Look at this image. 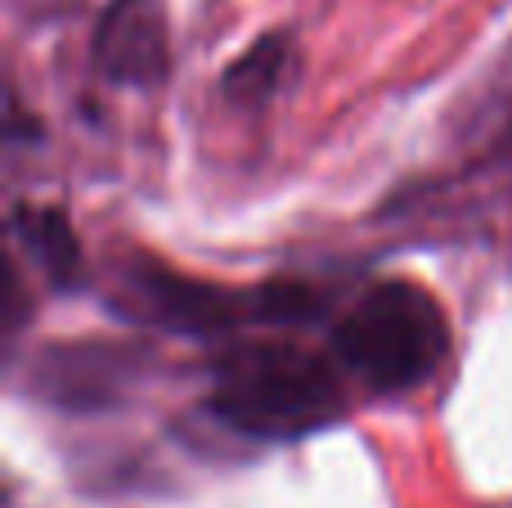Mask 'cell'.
<instances>
[{
  "label": "cell",
  "mask_w": 512,
  "mask_h": 508,
  "mask_svg": "<svg viewBox=\"0 0 512 508\" xmlns=\"http://www.w3.org/2000/svg\"><path fill=\"white\" fill-rule=\"evenodd\" d=\"M207 410L256 441H297L346 414L333 365L288 342H243L212 369Z\"/></svg>",
  "instance_id": "obj_1"
},
{
  "label": "cell",
  "mask_w": 512,
  "mask_h": 508,
  "mask_svg": "<svg viewBox=\"0 0 512 508\" xmlns=\"http://www.w3.org/2000/svg\"><path fill=\"white\" fill-rule=\"evenodd\" d=\"M113 311L135 324L189 333V338H216L243 324H306L324 311L315 288L274 279L261 288H225L203 284L153 257L122 261L113 284Z\"/></svg>",
  "instance_id": "obj_2"
},
{
  "label": "cell",
  "mask_w": 512,
  "mask_h": 508,
  "mask_svg": "<svg viewBox=\"0 0 512 508\" xmlns=\"http://www.w3.org/2000/svg\"><path fill=\"white\" fill-rule=\"evenodd\" d=\"M333 356L369 392L400 396L441 374L450 324L441 302L414 279H382L333 324Z\"/></svg>",
  "instance_id": "obj_3"
},
{
  "label": "cell",
  "mask_w": 512,
  "mask_h": 508,
  "mask_svg": "<svg viewBox=\"0 0 512 508\" xmlns=\"http://www.w3.org/2000/svg\"><path fill=\"white\" fill-rule=\"evenodd\" d=\"M144 351L122 342H54L32 365V387L41 401L63 410H104L144 374Z\"/></svg>",
  "instance_id": "obj_4"
},
{
  "label": "cell",
  "mask_w": 512,
  "mask_h": 508,
  "mask_svg": "<svg viewBox=\"0 0 512 508\" xmlns=\"http://www.w3.org/2000/svg\"><path fill=\"white\" fill-rule=\"evenodd\" d=\"M90 59L108 86H158L171 63L162 0H108L90 41Z\"/></svg>",
  "instance_id": "obj_5"
},
{
  "label": "cell",
  "mask_w": 512,
  "mask_h": 508,
  "mask_svg": "<svg viewBox=\"0 0 512 508\" xmlns=\"http://www.w3.org/2000/svg\"><path fill=\"white\" fill-rule=\"evenodd\" d=\"M14 234L27 252H32L36 270L50 279L54 288H77L81 284V239L68 225L59 207H18L14 212Z\"/></svg>",
  "instance_id": "obj_6"
},
{
  "label": "cell",
  "mask_w": 512,
  "mask_h": 508,
  "mask_svg": "<svg viewBox=\"0 0 512 508\" xmlns=\"http://www.w3.org/2000/svg\"><path fill=\"white\" fill-rule=\"evenodd\" d=\"M292 36L288 32H265L261 41L252 45L248 54L225 68L221 77V99L225 104H239V108H261L288 86V72H292Z\"/></svg>",
  "instance_id": "obj_7"
}]
</instances>
